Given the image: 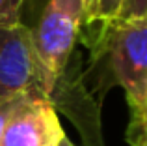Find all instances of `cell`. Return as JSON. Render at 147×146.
I'll return each mask as SVG.
<instances>
[{
	"label": "cell",
	"instance_id": "5",
	"mask_svg": "<svg viewBox=\"0 0 147 146\" xmlns=\"http://www.w3.org/2000/svg\"><path fill=\"white\" fill-rule=\"evenodd\" d=\"M121 4L123 0H95L91 21H102V23L114 21L121 10Z\"/></svg>",
	"mask_w": 147,
	"mask_h": 146
},
{
	"label": "cell",
	"instance_id": "10",
	"mask_svg": "<svg viewBox=\"0 0 147 146\" xmlns=\"http://www.w3.org/2000/svg\"><path fill=\"white\" fill-rule=\"evenodd\" d=\"M93 8H95V0H84V11H86V21H91L93 15Z\"/></svg>",
	"mask_w": 147,
	"mask_h": 146
},
{
	"label": "cell",
	"instance_id": "12",
	"mask_svg": "<svg viewBox=\"0 0 147 146\" xmlns=\"http://www.w3.org/2000/svg\"><path fill=\"white\" fill-rule=\"evenodd\" d=\"M145 126H147V113H145L144 120H142V122H140V124H138V126H134V128H138V129H140V128H145Z\"/></svg>",
	"mask_w": 147,
	"mask_h": 146
},
{
	"label": "cell",
	"instance_id": "11",
	"mask_svg": "<svg viewBox=\"0 0 147 146\" xmlns=\"http://www.w3.org/2000/svg\"><path fill=\"white\" fill-rule=\"evenodd\" d=\"M58 146H75V144H73V143H71V141H69V139H67V137H63V139H61V141H60V144H58Z\"/></svg>",
	"mask_w": 147,
	"mask_h": 146
},
{
	"label": "cell",
	"instance_id": "6",
	"mask_svg": "<svg viewBox=\"0 0 147 146\" xmlns=\"http://www.w3.org/2000/svg\"><path fill=\"white\" fill-rule=\"evenodd\" d=\"M142 17H147V0H123L121 10L114 21H129Z\"/></svg>",
	"mask_w": 147,
	"mask_h": 146
},
{
	"label": "cell",
	"instance_id": "4",
	"mask_svg": "<svg viewBox=\"0 0 147 146\" xmlns=\"http://www.w3.org/2000/svg\"><path fill=\"white\" fill-rule=\"evenodd\" d=\"M63 137L50 99L26 96L4 124L0 146H58Z\"/></svg>",
	"mask_w": 147,
	"mask_h": 146
},
{
	"label": "cell",
	"instance_id": "8",
	"mask_svg": "<svg viewBox=\"0 0 147 146\" xmlns=\"http://www.w3.org/2000/svg\"><path fill=\"white\" fill-rule=\"evenodd\" d=\"M24 98H26V94H22V96H15V98L6 99V101H0V133H2V128H4V124H6V120L9 118V114L13 113L15 107H17Z\"/></svg>",
	"mask_w": 147,
	"mask_h": 146
},
{
	"label": "cell",
	"instance_id": "9",
	"mask_svg": "<svg viewBox=\"0 0 147 146\" xmlns=\"http://www.w3.org/2000/svg\"><path fill=\"white\" fill-rule=\"evenodd\" d=\"M134 146H147V126L138 129V135L134 139Z\"/></svg>",
	"mask_w": 147,
	"mask_h": 146
},
{
	"label": "cell",
	"instance_id": "3",
	"mask_svg": "<svg viewBox=\"0 0 147 146\" xmlns=\"http://www.w3.org/2000/svg\"><path fill=\"white\" fill-rule=\"evenodd\" d=\"M84 17V0H49L36 30H32L37 58L52 88L65 70Z\"/></svg>",
	"mask_w": 147,
	"mask_h": 146
},
{
	"label": "cell",
	"instance_id": "7",
	"mask_svg": "<svg viewBox=\"0 0 147 146\" xmlns=\"http://www.w3.org/2000/svg\"><path fill=\"white\" fill-rule=\"evenodd\" d=\"M24 0H0V25L19 23V11Z\"/></svg>",
	"mask_w": 147,
	"mask_h": 146
},
{
	"label": "cell",
	"instance_id": "2",
	"mask_svg": "<svg viewBox=\"0 0 147 146\" xmlns=\"http://www.w3.org/2000/svg\"><path fill=\"white\" fill-rule=\"evenodd\" d=\"M50 86L32 41V30L21 21L0 25V101L15 96L50 99Z\"/></svg>",
	"mask_w": 147,
	"mask_h": 146
},
{
	"label": "cell",
	"instance_id": "1",
	"mask_svg": "<svg viewBox=\"0 0 147 146\" xmlns=\"http://www.w3.org/2000/svg\"><path fill=\"white\" fill-rule=\"evenodd\" d=\"M106 26L114 75L125 90L138 126L147 113V17L108 21Z\"/></svg>",
	"mask_w": 147,
	"mask_h": 146
}]
</instances>
